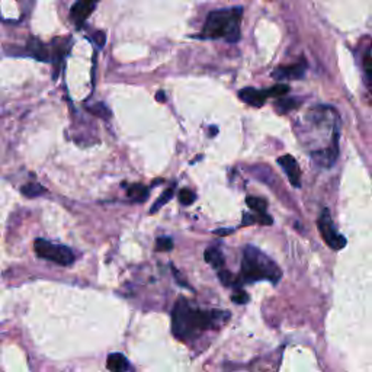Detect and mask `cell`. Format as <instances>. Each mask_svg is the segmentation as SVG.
<instances>
[{"label":"cell","mask_w":372,"mask_h":372,"mask_svg":"<svg viewBox=\"0 0 372 372\" xmlns=\"http://www.w3.org/2000/svg\"><path fill=\"white\" fill-rule=\"evenodd\" d=\"M230 317L225 311H202L192 308L185 298H179L172 311V332L179 340H191L206 329H214Z\"/></svg>","instance_id":"1"},{"label":"cell","mask_w":372,"mask_h":372,"mask_svg":"<svg viewBox=\"0 0 372 372\" xmlns=\"http://www.w3.org/2000/svg\"><path fill=\"white\" fill-rule=\"evenodd\" d=\"M282 278V270L275 262L254 246H246L243 251L242 282L269 281L276 285Z\"/></svg>","instance_id":"2"},{"label":"cell","mask_w":372,"mask_h":372,"mask_svg":"<svg viewBox=\"0 0 372 372\" xmlns=\"http://www.w3.org/2000/svg\"><path fill=\"white\" fill-rule=\"evenodd\" d=\"M243 8L213 10L204 25L202 37L218 39L224 38L228 42H237L240 39V22Z\"/></svg>","instance_id":"3"},{"label":"cell","mask_w":372,"mask_h":372,"mask_svg":"<svg viewBox=\"0 0 372 372\" xmlns=\"http://www.w3.org/2000/svg\"><path fill=\"white\" fill-rule=\"evenodd\" d=\"M34 249L37 254L42 259L50 262H54L61 266H68L75 262V254L67 246L51 243L44 239H37L34 243Z\"/></svg>","instance_id":"4"},{"label":"cell","mask_w":372,"mask_h":372,"mask_svg":"<svg viewBox=\"0 0 372 372\" xmlns=\"http://www.w3.org/2000/svg\"><path fill=\"white\" fill-rule=\"evenodd\" d=\"M317 227H318V231L321 234L323 240L326 244L333 249V250H340L346 246V239H344L342 234H339L336 230L335 224L332 221V215L330 211L324 208L321 211V214L318 217V221H317Z\"/></svg>","instance_id":"5"},{"label":"cell","mask_w":372,"mask_h":372,"mask_svg":"<svg viewBox=\"0 0 372 372\" xmlns=\"http://www.w3.org/2000/svg\"><path fill=\"white\" fill-rule=\"evenodd\" d=\"M339 156V130L336 125L335 132H333V138H332V144L323 150H317L313 153V160L316 161V165L321 166V168H332L335 165Z\"/></svg>","instance_id":"6"},{"label":"cell","mask_w":372,"mask_h":372,"mask_svg":"<svg viewBox=\"0 0 372 372\" xmlns=\"http://www.w3.org/2000/svg\"><path fill=\"white\" fill-rule=\"evenodd\" d=\"M278 165L285 172L291 185L294 188H299V185H301V170H299L295 157H292L291 154L281 156L278 158Z\"/></svg>","instance_id":"7"},{"label":"cell","mask_w":372,"mask_h":372,"mask_svg":"<svg viewBox=\"0 0 372 372\" xmlns=\"http://www.w3.org/2000/svg\"><path fill=\"white\" fill-rule=\"evenodd\" d=\"M307 72V61L303 58L297 64L278 67L273 72V77L276 80H288V79H303Z\"/></svg>","instance_id":"8"},{"label":"cell","mask_w":372,"mask_h":372,"mask_svg":"<svg viewBox=\"0 0 372 372\" xmlns=\"http://www.w3.org/2000/svg\"><path fill=\"white\" fill-rule=\"evenodd\" d=\"M95 8H96V2H89V0L76 2L75 5L72 6V10H70V18L75 24L82 25L84 20L92 15Z\"/></svg>","instance_id":"9"},{"label":"cell","mask_w":372,"mask_h":372,"mask_svg":"<svg viewBox=\"0 0 372 372\" xmlns=\"http://www.w3.org/2000/svg\"><path fill=\"white\" fill-rule=\"evenodd\" d=\"M239 98L247 105L259 108L269 98V95H268V89L261 90V89H254V87H244L239 92Z\"/></svg>","instance_id":"10"},{"label":"cell","mask_w":372,"mask_h":372,"mask_svg":"<svg viewBox=\"0 0 372 372\" xmlns=\"http://www.w3.org/2000/svg\"><path fill=\"white\" fill-rule=\"evenodd\" d=\"M106 368L111 372H128L130 362L122 354H111L106 359Z\"/></svg>","instance_id":"11"},{"label":"cell","mask_w":372,"mask_h":372,"mask_svg":"<svg viewBox=\"0 0 372 372\" xmlns=\"http://www.w3.org/2000/svg\"><path fill=\"white\" fill-rule=\"evenodd\" d=\"M28 51L29 54L32 57H35L37 60L48 61V50H46V46L41 41L35 39V38H29Z\"/></svg>","instance_id":"12"},{"label":"cell","mask_w":372,"mask_h":372,"mask_svg":"<svg viewBox=\"0 0 372 372\" xmlns=\"http://www.w3.org/2000/svg\"><path fill=\"white\" fill-rule=\"evenodd\" d=\"M205 261L208 262L210 265H213L215 269L221 270L224 268V256L221 250L217 247V246H213V247H208L206 250H205Z\"/></svg>","instance_id":"13"},{"label":"cell","mask_w":372,"mask_h":372,"mask_svg":"<svg viewBox=\"0 0 372 372\" xmlns=\"http://www.w3.org/2000/svg\"><path fill=\"white\" fill-rule=\"evenodd\" d=\"M246 204L247 206L253 210L258 214H266V208H268V202L263 198H258V196H247L246 198Z\"/></svg>","instance_id":"14"},{"label":"cell","mask_w":372,"mask_h":372,"mask_svg":"<svg viewBox=\"0 0 372 372\" xmlns=\"http://www.w3.org/2000/svg\"><path fill=\"white\" fill-rule=\"evenodd\" d=\"M128 196L132 198L135 202H143L149 196V189L144 185H132L128 188Z\"/></svg>","instance_id":"15"},{"label":"cell","mask_w":372,"mask_h":372,"mask_svg":"<svg viewBox=\"0 0 372 372\" xmlns=\"http://www.w3.org/2000/svg\"><path fill=\"white\" fill-rule=\"evenodd\" d=\"M298 106V101L295 99H291V98H282V99H278L275 102V108L279 113H287L291 109L297 108Z\"/></svg>","instance_id":"16"},{"label":"cell","mask_w":372,"mask_h":372,"mask_svg":"<svg viewBox=\"0 0 372 372\" xmlns=\"http://www.w3.org/2000/svg\"><path fill=\"white\" fill-rule=\"evenodd\" d=\"M22 194L28 196V198H35L41 194H45V188L42 185H38V183H27V185L22 186Z\"/></svg>","instance_id":"17"},{"label":"cell","mask_w":372,"mask_h":372,"mask_svg":"<svg viewBox=\"0 0 372 372\" xmlns=\"http://www.w3.org/2000/svg\"><path fill=\"white\" fill-rule=\"evenodd\" d=\"M218 278L221 281V284L225 285V287H239L240 282H242V281H239V278H236L231 272L225 269H221L218 272Z\"/></svg>","instance_id":"18"},{"label":"cell","mask_w":372,"mask_h":372,"mask_svg":"<svg viewBox=\"0 0 372 372\" xmlns=\"http://www.w3.org/2000/svg\"><path fill=\"white\" fill-rule=\"evenodd\" d=\"M173 194H175V186H172L170 189H166V191H165V192H163V194L160 195V198H158L157 201H156V204L151 206L150 213H151V214H154V213L157 211L158 208H161L163 205L166 204V202H169V201L172 199Z\"/></svg>","instance_id":"19"},{"label":"cell","mask_w":372,"mask_h":372,"mask_svg":"<svg viewBox=\"0 0 372 372\" xmlns=\"http://www.w3.org/2000/svg\"><path fill=\"white\" fill-rule=\"evenodd\" d=\"M363 70H365L366 80L372 87V46L366 51V54L363 57Z\"/></svg>","instance_id":"20"},{"label":"cell","mask_w":372,"mask_h":372,"mask_svg":"<svg viewBox=\"0 0 372 372\" xmlns=\"http://www.w3.org/2000/svg\"><path fill=\"white\" fill-rule=\"evenodd\" d=\"M196 195L191 189H180L179 192V201L182 205H191L195 202Z\"/></svg>","instance_id":"21"},{"label":"cell","mask_w":372,"mask_h":372,"mask_svg":"<svg viewBox=\"0 0 372 372\" xmlns=\"http://www.w3.org/2000/svg\"><path fill=\"white\" fill-rule=\"evenodd\" d=\"M173 249V242L169 237H158L156 240V250L158 251H169Z\"/></svg>","instance_id":"22"},{"label":"cell","mask_w":372,"mask_h":372,"mask_svg":"<svg viewBox=\"0 0 372 372\" xmlns=\"http://www.w3.org/2000/svg\"><path fill=\"white\" fill-rule=\"evenodd\" d=\"M289 92V86L288 84H275L268 89V95L270 96H284Z\"/></svg>","instance_id":"23"},{"label":"cell","mask_w":372,"mask_h":372,"mask_svg":"<svg viewBox=\"0 0 372 372\" xmlns=\"http://www.w3.org/2000/svg\"><path fill=\"white\" fill-rule=\"evenodd\" d=\"M89 112H92L96 117H102V118H108L109 117V111L106 109V106L103 103H96L95 106L89 108Z\"/></svg>","instance_id":"24"},{"label":"cell","mask_w":372,"mask_h":372,"mask_svg":"<svg viewBox=\"0 0 372 372\" xmlns=\"http://www.w3.org/2000/svg\"><path fill=\"white\" fill-rule=\"evenodd\" d=\"M231 299L232 303H236V304H246V303H249V295H247V292H244L242 289H237L231 295Z\"/></svg>","instance_id":"25"},{"label":"cell","mask_w":372,"mask_h":372,"mask_svg":"<svg viewBox=\"0 0 372 372\" xmlns=\"http://www.w3.org/2000/svg\"><path fill=\"white\" fill-rule=\"evenodd\" d=\"M93 38H95V41L99 44V46H103V44H105V34H103V32H95V34H93Z\"/></svg>","instance_id":"26"},{"label":"cell","mask_w":372,"mask_h":372,"mask_svg":"<svg viewBox=\"0 0 372 372\" xmlns=\"http://www.w3.org/2000/svg\"><path fill=\"white\" fill-rule=\"evenodd\" d=\"M232 232V228H223V230H217L215 234H220V236H225V234H230Z\"/></svg>","instance_id":"27"},{"label":"cell","mask_w":372,"mask_h":372,"mask_svg":"<svg viewBox=\"0 0 372 372\" xmlns=\"http://www.w3.org/2000/svg\"><path fill=\"white\" fill-rule=\"evenodd\" d=\"M156 99H158L160 102H163V101H165V95H163V92H158L157 96H156Z\"/></svg>","instance_id":"28"},{"label":"cell","mask_w":372,"mask_h":372,"mask_svg":"<svg viewBox=\"0 0 372 372\" xmlns=\"http://www.w3.org/2000/svg\"><path fill=\"white\" fill-rule=\"evenodd\" d=\"M217 132H218L217 127H211V135H214V134H217Z\"/></svg>","instance_id":"29"},{"label":"cell","mask_w":372,"mask_h":372,"mask_svg":"<svg viewBox=\"0 0 372 372\" xmlns=\"http://www.w3.org/2000/svg\"><path fill=\"white\" fill-rule=\"evenodd\" d=\"M128 372H132V371H128Z\"/></svg>","instance_id":"30"}]
</instances>
